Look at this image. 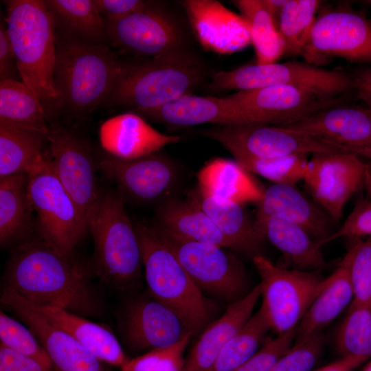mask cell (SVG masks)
<instances>
[{
	"label": "cell",
	"mask_w": 371,
	"mask_h": 371,
	"mask_svg": "<svg viewBox=\"0 0 371 371\" xmlns=\"http://www.w3.org/2000/svg\"><path fill=\"white\" fill-rule=\"evenodd\" d=\"M366 361L352 357H341L329 364L312 371H354Z\"/></svg>",
	"instance_id": "f907efd6"
},
{
	"label": "cell",
	"mask_w": 371,
	"mask_h": 371,
	"mask_svg": "<svg viewBox=\"0 0 371 371\" xmlns=\"http://www.w3.org/2000/svg\"><path fill=\"white\" fill-rule=\"evenodd\" d=\"M302 55L315 66L334 57L371 63V21L350 10L325 12L315 19Z\"/></svg>",
	"instance_id": "7c38bea8"
},
{
	"label": "cell",
	"mask_w": 371,
	"mask_h": 371,
	"mask_svg": "<svg viewBox=\"0 0 371 371\" xmlns=\"http://www.w3.org/2000/svg\"><path fill=\"white\" fill-rule=\"evenodd\" d=\"M365 236H371V201L361 198L357 201L342 225L326 239L317 241V244L322 247L339 238L358 239Z\"/></svg>",
	"instance_id": "f6af8a7d"
},
{
	"label": "cell",
	"mask_w": 371,
	"mask_h": 371,
	"mask_svg": "<svg viewBox=\"0 0 371 371\" xmlns=\"http://www.w3.org/2000/svg\"><path fill=\"white\" fill-rule=\"evenodd\" d=\"M135 229L152 298L171 309L192 336L200 335L212 317V304L153 227L137 224Z\"/></svg>",
	"instance_id": "3957f363"
},
{
	"label": "cell",
	"mask_w": 371,
	"mask_h": 371,
	"mask_svg": "<svg viewBox=\"0 0 371 371\" xmlns=\"http://www.w3.org/2000/svg\"><path fill=\"white\" fill-rule=\"evenodd\" d=\"M351 78L353 88L371 109V68L358 70Z\"/></svg>",
	"instance_id": "681fc988"
},
{
	"label": "cell",
	"mask_w": 371,
	"mask_h": 371,
	"mask_svg": "<svg viewBox=\"0 0 371 371\" xmlns=\"http://www.w3.org/2000/svg\"><path fill=\"white\" fill-rule=\"evenodd\" d=\"M1 302L34 333L47 352L53 371H111L107 363L52 324L19 294L4 287Z\"/></svg>",
	"instance_id": "9a60e30c"
},
{
	"label": "cell",
	"mask_w": 371,
	"mask_h": 371,
	"mask_svg": "<svg viewBox=\"0 0 371 371\" xmlns=\"http://www.w3.org/2000/svg\"><path fill=\"white\" fill-rule=\"evenodd\" d=\"M352 254L350 247L338 267L324 278L321 289L296 329L295 339L322 333L353 301L350 277Z\"/></svg>",
	"instance_id": "484cf974"
},
{
	"label": "cell",
	"mask_w": 371,
	"mask_h": 371,
	"mask_svg": "<svg viewBox=\"0 0 371 371\" xmlns=\"http://www.w3.org/2000/svg\"><path fill=\"white\" fill-rule=\"evenodd\" d=\"M276 86L297 87L330 99L353 88L351 76L344 72L299 61L247 65L221 71L208 85L213 91H237Z\"/></svg>",
	"instance_id": "52a82bcc"
},
{
	"label": "cell",
	"mask_w": 371,
	"mask_h": 371,
	"mask_svg": "<svg viewBox=\"0 0 371 371\" xmlns=\"http://www.w3.org/2000/svg\"><path fill=\"white\" fill-rule=\"evenodd\" d=\"M118 187L120 195L148 203L162 199L173 188L177 170L167 157L153 153L133 159H122L109 153L97 164Z\"/></svg>",
	"instance_id": "ac0fdd59"
},
{
	"label": "cell",
	"mask_w": 371,
	"mask_h": 371,
	"mask_svg": "<svg viewBox=\"0 0 371 371\" xmlns=\"http://www.w3.org/2000/svg\"><path fill=\"white\" fill-rule=\"evenodd\" d=\"M157 225L183 238L234 249L208 216L188 198L164 201L157 210Z\"/></svg>",
	"instance_id": "4dcf8cb0"
},
{
	"label": "cell",
	"mask_w": 371,
	"mask_h": 371,
	"mask_svg": "<svg viewBox=\"0 0 371 371\" xmlns=\"http://www.w3.org/2000/svg\"><path fill=\"white\" fill-rule=\"evenodd\" d=\"M365 168L359 157L349 153L315 154L303 181L313 200L338 222L346 203L363 186Z\"/></svg>",
	"instance_id": "5bb4252c"
},
{
	"label": "cell",
	"mask_w": 371,
	"mask_h": 371,
	"mask_svg": "<svg viewBox=\"0 0 371 371\" xmlns=\"http://www.w3.org/2000/svg\"><path fill=\"white\" fill-rule=\"evenodd\" d=\"M198 188L210 196L244 204L258 203L264 190L235 160L215 158L197 173Z\"/></svg>",
	"instance_id": "f1b7e54d"
},
{
	"label": "cell",
	"mask_w": 371,
	"mask_h": 371,
	"mask_svg": "<svg viewBox=\"0 0 371 371\" xmlns=\"http://www.w3.org/2000/svg\"><path fill=\"white\" fill-rule=\"evenodd\" d=\"M94 242L93 269L106 285L126 290L135 285L143 266L136 234L119 194L100 195L89 218Z\"/></svg>",
	"instance_id": "277c9868"
},
{
	"label": "cell",
	"mask_w": 371,
	"mask_h": 371,
	"mask_svg": "<svg viewBox=\"0 0 371 371\" xmlns=\"http://www.w3.org/2000/svg\"><path fill=\"white\" fill-rule=\"evenodd\" d=\"M0 121L45 135L49 131L41 101L29 87L15 79L0 82Z\"/></svg>",
	"instance_id": "1f68e13d"
},
{
	"label": "cell",
	"mask_w": 371,
	"mask_h": 371,
	"mask_svg": "<svg viewBox=\"0 0 371 371\" xmlns=\"http://www.w3.org/2000/svg\"><path fill=\"white\" fill-rule=\"evenodd\" d=\"M47 139L54 173L88 223L100 195L91 155L83 141L62 126L49 127Z\"/></svg>",
	"instance_id": "2e32d148"
},
{
	"label": "cell",
	"mask_w": 371,
	"mask_h": 371,
	"mask_svg": "<svg viewBox=\"0 0 371 371\" xmlns=\"http://www.w3.org/2000/svg\"><path fill=\"white\" fill-rule=\"evenodd\" d=\"M263 2L273 16L275 22L278 27L281 12L287 2V0H263Z\"/></svg>",
	"instance_id": "816d5d0a"
},
{
	"label": "cell",
	"mask_w": 371,
	"mask_h": 371,
	"mask_svg": "<svg viewBox=\"0 0 371 371\" xmlns=\"http://www.w3.org/2000/svg\"><path fill=\"white\" fill-rule=\"evenodd\" d=\"M363 186L371 196V164L366 163Z\"/></svg>",
	"instance_id": "f5cc1de1"
},
{
	"label": "cell",
	"mask_w": 371,
	"mask_h": 371,
	"mask_svg": "<svg viewBox=\"0 0 371 371\" xmlns=\"http://www.w3.org/2000/svg\"><path fill=\"white\" fill-rule=\"evenodd\" d=\"M255 227L297 269L317 271L327 262L317 240L301 226L278 217L254 220Z\"/></svg>",
	"instance_id": "4316f807"
},
{
	"label": "cell",
	"mask_w": 371,
	"mask_h": 371,
	"mask_svg": "<svg viewBox=\"0 0 371 371\" xmlns=\"http://www.w3.org/2000/svg\"><path fill=\"white\" fill-rule=\"evenodd\" d=\"M0 344L30 357L53 371L49 357L34 333L1 311Z\"/></svg>",
	"instance_id": "ab89813d"
},
{
	"label": "cell",
	"mask_w": 371,
	"mask_h": 371,
	"mask_svg": "<svg viewBox=\"0 0 371 371\" xmlns=\"http://www.w3.org/2000/svg\"><path fill=\"white\" fill-rule=\"evenodd\" d=\"M106 30L115 46L136 54L155 58L183 50L175 22L149 5L118 20L106 21Z\"/></svg>",
	"instance_id": "e0dca14e"
},
{
	"label": "cell",
	"mask_w": 371,
	"mask_h": 371,
	"mask_svg": "<svg viewBox=\"0 0 371 371\" xmlns=\"http://www.w3.org/2000/svg\"><path fill=\"white\" fill-rule=\"evenodd\" d=\"M269 330L268 322L259 308L226 343L209 371H232L239 367L262 346Z\"/></svg>",
	"instance_id": "e575fe53"
},
{
	"label": "cell",
	"mask_w": 371,
	"mask_h": 371,
	"mask_svg": "<svg viewBox=\"0 0 371 371\" xmlns=\"http://www.w3.org/2000/svg\"><path fill=\"white\" fill-rule=\"evenodd\" d=\"M282 128L371 160V109L334 104Z\"/></svg>",
	"instance_id": "4fadbf2b"
},
{
	"label": "cell",
	"mask_w": 371,
	"mask_h": 371,
	"mask_svg": "<svg viewBox=\"0 0 371 371\" xmlns=\"http://www.w3.org/2000/svg\"><path fill=\"white\" fill-rule=\"evenodd\" d=\"M0 371H49L26 355L0 344Z\"/></svg>",
	"instance_id": "7dc6e473"
},
{
	"label": "cell",
	"mask_w": 371,
	"mask_h": 371,
	"mask_svg": "<svg viewBox=\"0 0 371 371\" xmlns=\"http://www.w3.org/2000/svg\"><path fill=\"white\" fill-rule=\"evenodd\" d=\"M5 282V287L37 306L85 317L101 311L85 267L73 254H61L41 240L25 243L13 251Z\"/></svg>",
	"instance_id": "6da1fadb"
},
{
	"label": "cell",
	"mask_w": 371,
	"mask_h": 371,
	"mask_svg": "<svg viewBox=\"0 0 371 371\" xmlns=\"http://www.w3.org/2000/svg\"><path fill=\"white\" fill-rule=\"evenodd\" d=\"M144 114L172 126L202 124L238 125L249 124L245 112L228 97L184 95Z\"/></svg>",
	"instance_id": "cb8c5ba5"
},
{
	"label": "cell",
	"mask_w": 371,
	"mask_h": 371,
	"mask_svg": "<svg viewBox=\"0 0 371 371\" xmlns=\"http://www.w3.org/2000/svg\"><path fill=\"white\" fill-rule=\"evenodd\" d=\"M102 147L107 153L122 159H133L155 153L181 137L162 133L133 113L106 120L100 130Z\"/></svg>",
	"instance_id": "7402d4cb"
},
{
	"label": "cell",
	"mask_w": 371,
	"mask_h": 371,
	"mask_svg": "<svg viewBox=\"0 0 371 371\" xmlns=\"http://www.w3.org/2000/svg\"><path fill=\"white\" fill-rule=\"evenodd\" d=\"M28 174L0 179V242L8 244L30 226L33 209L28 194Z\"/></svg>",
	"instance_id": "d6a6232c"
},
{
	"label": "cell",
	"mask_w": 371,
	"mask_h": 371,
	"mask_svg": "<svg viewBox=\"0 0 371 371\" xmlns=\"http://www.w3.org/2000/svg\"><path fill=\"white\" fill-rule=\"evenodd\" d=\"M232 156L243 168L278 184L295 185L303 180L306 173L308 155L295 154L289 156L260 159L239 153Z\"/></svg>",
	"instance_id": "74e56055"
},
{
	"label": "cell",
	"mask_w": 371,
	"mask_h": 371,
	"mask_svg": "<svg viewBox=\"0 0 371 371\" xmlns=\"http://www.w3.org/2000/svg\"><path fill=\"white\" fill-rule=\"evenodd\" d=\"M320 4L317 0H287L278 24L285 43V54L302 55Z\"/></svg>",
	"instance_id": "8d00e7d4"
},
{
	"label": "cell",
	"mask_w": 371,
	"mask_h": 371,
	"mask_svg": "<svg viewBox=\"0 0 371 371\" xmlns=\"http://www.w3.org/2000/svg\"><path fill=\"white\" fill-rule=\"evenodd\" d=\"M191 337L187 333L172 346L153 349L129 359L120 371H183L186 363L183 354Z\"/></svg>",
	"instance_id": "60d3db41"
},
{
	"label": "cell",
	"mask_w": 371,
	"mask_h": 371,
	"mask_svg": "<svg viewBox=\"0 0 371 371\" xmlns=\"http://www.w3.org/2000/svg\"><path fill=\"white\" fill-rule=\"evenodd\" d=\"M31 304L52 324L106 363L120 369L129 360L114 334L107 328L65 310Z\"/></svg>",
	"instance_id": "83f0119b"
},
{
	"label": "cell",
	"mask_w": 371,
	"mask_h": 371,
	"mask_svg": "<svg viewBox=\"0 0 371 371\" xmlns=\"http://www.w3.org/2000/svg\"><path fill=\"white\" fill-rule=\"evenodd\" d=\"M278 217L303 227L314 240L322 241L334 232L335 221L316 202L295 185L273 183L264 190L255 219Z\"/></svg>",
	"instance_id": "44dd1931"
},
{
	"label": "cell",
	"mask_w": 371,
	"mask_h": 371,
	"mask_svg": "<svg viewBox=\"0 0 371 371\" xmlns=\"http://www.w3.org/2000/svg\"><path fill=\"white\" fill-rule=\"evenodd\" d=\"M350 265L354 302L371 304V236L357 240L351 246Z\"/></svg>",
	"instance_id": "7bdbcfd3"
},
{
	"label": "cell",
	"mask_w": 371,
	"mask_h": 371,
	"mask_svg": "<svg viewBox=\"0 0 371 371\" xmlns=\"http://www.w3.org/2000/svg\"><path fill=\"white\" fill-rule=\"evenodd\" d=\"M324 351L322 333L295 339L291 348L273 364L270 371H312Z\"/></svg>",
	"instance_id": "b9f144b4"
},
{
	"label": "cell",
	"mask_w": 371,
	"mask_h": 371,
	"mask_svg": "<svg viewBox=\"0 0 371 371\" xmlns=\"http://www.w3.org/2000/svg\"><path fill=\"white\" fill-rule=\"evenodd\" d=\"M48 10L70 30L91 38H100L106 34L104 21L94 1L47 0Z\"/></svg>",
	"instance_id": "f35d334b"
},
{
	"label": "cell",
	"mask_w": 371,
	"mask_h": 371,
	"mask_svg": "<svg viewBox=\"0 0 371 371\" xmlns=\"http://www.w3.org/2000/svg\"><path fill=\"white\" fill-rule=\"evenodd\" d=\"M101 16L106 21H115L147 7L140 0H93Z\"/></svg>",
	"instance_id": "bcb514c9"
},
{
	"label": "cell",
	"mask_w": 371,
	"mask_h": 371,
	"mask_svg": "<svg viewBox=\"0 0 371 371\" xmlns=\"http://www.w3.org/2000/svg\"><path fill=\"white\" fill-rule=\"evenodd\" d=\"M153 228L201 290L231 303L249 291L243 264L222 247L183 238L157 225Z\"/></svg>",
	"instance_id": "30bf717a"
},
{
	"label": "cell",
	"mask_w": 371,
	"mask_h": 371,
	"mask_svg": "<svg viewBox=\"0 0 371 371\" xmlns=\"http://www.w3.org/2000/svg\"><path fill=\"white\" fill-rule=\"evenodd\" d=\"M7 5V31L21 81L44 108L58 106L54 80L56 60L54 16L44 1L11 0Z\"/></svg>",
	"instance_id": "7a4b0ae2"
},
{
	"label": "cell",
	"mask_w": 371,
	"mask_h": 371,
	"mask_svg": "<svg viewBox=\"0 0 371 371\" xmlns=\"http://www.w3.org/2000/svg\"><path fill=\"white\" fill-rule=\"evenodd\" d=\"M253 262L260 278V309L270 330L277 335L296 330L324 278L317 271L280 267L261 254L253 257Z\"/></svg>",
	"instance_id": "9c48e42d"
},
{
	"label": "cell",
	"mask_w": 371,
	"mask_h": 371,
	"mask_svg": "<svg viewBox=\"0 0 371 371\" xmlns=\"http://www.w3.org/2000/svg\"><path fill=\"white\" fill-rule=\"evenodd\" d=\"M203 75L201 65L194 57L177 51L144 63L124 65L109 99L144 113L190 94Z\"/></svg>",
	"instance_id": "8992f818"
},
{
	"label": "cell",
	"mask_w": 371,
	"mask_h": 371,
	"mask_svg": "<svg viewBox=\"0 0 371 371\" xmlns=\"http://www.w3.org/2000/svg\"><path fill=\"white\" fill-rule=\"evenodd\" d=\"M187 198L208 216L232 243L234 250L252 258L260 254L264 239L257 232L243 204L210 196L198 187L191 190Z\"/></svg>",
	"instance_id": "d4e9b609"
},
{
	"label": "cell",
	"mask_w": 371,
	"mask_h": 371,
	"mask_svg": "<svg viewBox=\"0 0 371 371\" xmlns=\"http://www.w3.org/2000/svg\"><path fill=\"white\" fill-rule=\"evenodd\" d=\"M47 135L0 121V179L29 174L49 159Z\"/></svg>",
	"instance_id": "f546056e"
},
{
	"label": "cell",
	"mask_w": 371,
	"mask_h": 371,
	"mask_svg": "<svg viewBox=\"0 0 371 371\" xmlns=\"http://www.w3.org/2000/svg\"><path fill=\"white\" fill-rule=\"evenodd\" d=\"M190 26L202 47L208 52L229 54L251 43L247 22L215 0H186L182 3Z\"/></svg>",
	"instance_id": "d6986e66"
},
{
	"label": "cell",
	"mask_w": 371,
	"mask_h": 371,
	"mask_svg": "<svg viewBox=\"0 0 371 371\" xmlns=\"http://www.w3.org/2000/svg\"><path fill=\"white\" fill-rule=\"evenodd\" d=\"M260 297L258 284L244 297L231 303L225 313L199 335L186 359L183 371H209L226 343L252 316Z\"/></svg>",
	"instance_id": "603a6c76"
},
{
	"label": "cell",
	"mask_w": 371,
	"mask_h": 371,
	"mask_svg": "<svg viewBox=\"0 0 371 371\" xmlns=\"http://www.w3.org/2000/svg\"><path fill=\"white\" fill-rule=\"evenodd\" d=\"M248 25L256 64L276 63L285 54V43L263 0L233 1Z\"/></svg>",
	"instance_id": "836d02e7"
},
{
	"label": "cell",
	"mask_w": 371,
	"mask_h": 371,
	"mask_svg": "<svg viewBox=\"0 0 371 371\" xmlns=\"http://www.w3.org/2000/svg\"><path fill=\"white\" fill-rule=\"evenodd\" d=\"M122 325L125 342L135 352L172 346L189 333L171 309L148 298L127 305Z\"/></svg>",
	"instance_id": "ffe728a7"
},
{
	"label": "cell",
	"mask_w": 371,
	"mask_h": 371,
	"mask_svg": "<svg viewBox=\"0 0 371 371\" xmlns=\"http://www.w3.org/2000/svg\"><path fill=\"white\" fill-rule=\"evenodd\" d=\"M199 134L218 142L230 153L260 159L344 152L310 137L262 123L221 125L201 130Z\"/></svg>",
	"instance_id": "8fae6325"
},
{
	"label": "cell",
	"mask_w": 371,
	"mask_h": 371,
	"mask_svg": "<svg viewBox=\"0 0 371 371\" xmlns=\"http://www.w3.org/2000/svg\"><path fill=\"white\" fill-rule=\"evenodd\" d=\"M27 187L41 240L61 254H73L88 223L55 175L50 155L44 165L28 174Z\"/></svg>",
	"instance_id": "ba28073f"
},
{
	"label": "cell",
	"mask_w": 371,
	"mask_h": 371,
	"mask_svg": "<svg viewBox=\"0 0 371 371\" xmlns=\"http://www.w3.org/2000/svg\"><path fill=\"white\" fill-rule=\"evenodd\" d=\"M124 65L102 45L70 41L56 49L54 85L58 106L74 113L91 111L110 98Z\"/></svg>",
	"instance_id": "5b68a950"
},
{
	"label": "cell",
	"mask_w": 371,
	"mask_h": 371,
	"mask_svg": "<svg viewBox=\"0 0 371 371\" xmlns=\"http://www.w3.org/2000/svg\"><path fill=\"white\" fill-rule=\"evenodd\" d=\"M360 371H371V361H369Z\"/></svg>",
	"instance_id": "db71d44e"
},
{
	"label": "cell",
	"mask_w": 371,
	"mask_h": 371,
	"mask_svg": "<svg viewBox=\"0 0 371 371\" xmlns=\"http://www.w3.org/2000/svg\"><path fill=\"white\" fill-rule=\"evenodd\" d=\"M16 67L14 52L7 28L2 25L0 28V79H14V66ZM17 70V69H16Z\"/></svg>",
	"instance_id": "c3c4849f"
},
{
	"label": "cell",
	"mask_w": 371,
	"mask_h": 371,
	"mask_svg": "<svg viewBox=\"0 0 371 371\" xmlns=\"http://www.w3.org/2000/svg\"><path fill=\"white\" fill-rule=\"evenodd\" d=\"M337 333L341 357L366 361L371 357V304L352 302Z\"/></svg>",
	"instance_id": "d590c367"
},
{
	"label": "cell",
	"mask_w": 371,
	"mask_h": 371,
	"mask_svg": "<svg viewBox=\"0 0 371 371\" xmlns=\"http://www.w3.org/2000/svg\"><path fill=\"white\" fill-rule=\"evenodd\" d=\"M295 335L294 330L267 339L256 354L232 371H270L276 361L293 345Z\"/></svg>",
	"instance_id": "ee69618b"
}]
</instances>
